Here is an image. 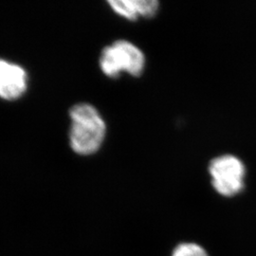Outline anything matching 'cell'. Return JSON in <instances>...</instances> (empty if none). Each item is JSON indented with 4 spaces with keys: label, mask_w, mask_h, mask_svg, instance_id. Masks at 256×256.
Instances as JSON below:
<instances>
[{
    "label": "cell",
    "mask_w": 256,
    "mask_h": 256,
    "mask_svg": "<svg viewBox=\"0 0 256 256\" xmlns=\"http://www.w3.org/2000/svg\"><path fill=\"white\" fill-rule=\"evenodd\" d=\"M70 144L72 150L82 156L96 153L106 133V122L99 111L90 104L81 102L70 108Z\"/></svg>",
    "instance_id": "6da1fadb"
},
{
    "label": "cell",
    "mask_w": 256,
    "mask_h": 256,
    "mask_svg": "<svg viewBox=\"0 0 256 256\" xmlns=\"http://www.w3.org/2000/svg\"><path fill=\"white\" fill-rule=\"evenodd\" d=\"M108 3L117 14L128 20H136L140 16L135 0H111Z\"/></svg>",
    "instance_id": "5b68a950"
},
{
    "label": "cell",
    "mask_w": 256,
    "mask_h": 256,
    "mask_svg": "<svg viewBox=\"0 0 256 256\" xmlns=\"http://www.w3.org/2000/svg\"><path fill=\"white\" fill-rule=\"evenodd\" d=\"M27 86L25 70L19 64L0 59V98L16 100L26 92Z\"/></svg>",
    "instance_id": "277c9868"
},
{
    "label": "cell",
    "mask_w": 256,
    "mask_h": 256,
    "mask_svg": "<svg viewBox=\"0 0 256 256\" xmlns=\"http://www.w3.org/2000/svg\"><path fill=\"white\" fill-rule=\"evenodd\" d=\"M146 66L144 52L126 40H117L102 52L100 68L104 74L117 78L126 72L132 76H140Z\"/></svg>",
    "instance_id": "7a4b0ae2"
},
{
    "label": "cell",
    "mask_w": 256,
    "mask_h": 256,
    "mask_svg": "<svg viewBox=\"0 0 256 256\" xmlns=\"http://www.w3.org/2000/svg\"><path fill=\"white\" fill-rule=\"evenodd\" d=\"M212 185L220 196L232 198L244 189L246 167L238 156L222 155L209 164Z\"/></svg>",
    "instance_id": "3957f363"
},
{
    "label": "cell",
    "mask_w": 256,
    "mask_h": 256,
    "mask_svg": "<svg viewBox=\"0 0 256 256\" xmlns=\"http://www.w3.org/2000/svg\"><path fill=\"white\" fill-rule=\"evenodd\" d=\"M172 256H209L204 248L196 243H182L174 248Z\"/></svg>",
    "instance_id": "8992f818"
}]
</instances>
